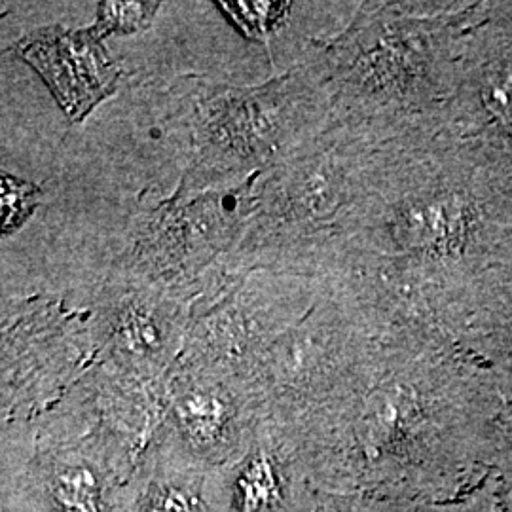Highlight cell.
Masks as SVG:
<instances>
[{
    "instance_id": "6da1fadb",
    "label": "cell",
    "mask_w": 512,
    "mask_h": 512,
    "mask_svg": "<svg viewBox=\"0 0 512 512\" xmlns=\"http://www.w3.org/2000/svg\"><path fill=\"white\" fill-rule=\"evenodd\" d=\"M503 403L492 374L444 330L391 321L355 395L294 435L319 492L435 505L492 471Z\"/></svg>"
},
{
    "instance_id": "7a4b0ae2",
    "label": "cell",
    "mask_w": 512,
    "mask_h": 512,
    "mask_svg": "<svg viewBox=\"0 0 512 512\" xmlns=\"http://www.w3.org/2000/svg\"><path fill=\"white\" fill-rule=\"evenodd\" d=\"M346 264L393 321L452 336L476 291L512 266V165L446 114L385 141Z\"/></svg>"
},
{
    "instance_id": "3957f363",
    "label": "cell",
    "mask_w": 512,
    "mask_h": 512,
    "mask_svg": "<svg viewBox=\"0 0 512 512\" xmlns=\"http://www.w3.org/2000/svg\"><path fill=\"white\" fill-rule=\"evenodd\" d=\"M476 4H361L310 55L329 95L330 120L389 141L442 118L458 92Z\"/></svg>"
},
{
    "instance_id": "277c9868",
    "label": "cell",
    "mask_w": 512,
    "mask_h": 512,
    "mask_svg": "<svg viewBox=\"0 0 512 512\" xmlns=\"http://www.w3.org/2000/svg\"><path fill=\"white\" fill-rule=\"evenodd\" d=\"M384 145L368 129L330 120L260 173L245 234L220 270L319 277L344 266Z\"/></svg>"
},
{
    "instance_id": "5b68a950",
    "label": "cell",
    "mask_w": 512,
    "mask_h": 512,
    "mask_svg": "<svg viewBox=\"0 0 512 512\" xmlns=\"http://www.w3.org/2000/svg\"><path fill=\"white\" fill-rule=\"evenodd\" d=\"M391 325L348 266L323 275L304 315L264 353L249 378L266 418L313 431L355 395Z\"/></svg>"
},
{
    "instance_id": "8992f818",
    "label": "cell",
    "mask_w": 512,
    "mask_h": 512,
    "mask_svg": "<svg viewBox=\"0 0 512 512\" xmlns=\"http://www.w3.org/2000/svg\"><path fill=\"white\" fill-rule=\"evenodd\" d=\"M190 160L171 194L194 196L281 164L329 126L330 101L311 57L260 86L194 84Z\"/></svg>"
},
{
    "instance_id": "52a82bcc",
    "label": "cell",
    "mask_w": 512,
    "mask_h": 512,
    "mask_svg": "<svg viewBox=\"0 0 512 512\" xmlns=\"http://www.w3.org/2000/svg\"><path fill=\"white\" fill-rule=\"evenodd\" d=\"M321 279L323 275L217 268L192 302L175 368L249 380L275 340L310 308Z\"/></svg>"
},
{
    "instance_id": "ba28073f",
    "label": "cell",
    "mask_w": 512,
    "mask_h": 512,
    "mask_svg": "<svg viewBox=\"0 0 512 512\" xmlns=\"http://www.w3.org/2000/svg\"><path fill=\"white\" fill-rule=\"evenodd\" d=\"M258 177L194 196L169 194L141 207L128 245L112 266L196 298L203 281L243 238Z\"/></svg>"
},
{
    "instance_id": "9c48e42d",
    "label": "cell",
    "mask_w": 512,
    "mask_h": 512,
    "mask_svg": "<svg viewBox=\"0 0 512 512\" xmlns=\"http://www.w3.org/2000/svg\"><path fill=\"white\" fill-rule=\"evenodd\" d=\"M95 363L92 311L69 310L52 296L4 302V416L50 410Z\"/></svg>"
},
{
    "instance_id": "30bf717a",
    "label": "cell",
    "mask_w": 512,
    "mask_h": 512,
    "mask_svg": "<svg viewBox=\"0 0 512 512\" xmlns=\"http://www.w3.org/2000/svg\"><path fill=\"white\" fill-rule=\"evenodd\" d=\"M192 302L190 294L112 266L90 310L97 361L165 387L183 353Z\"/></svg>"
},
{
    "instance_id": "8fae6325",
    "label": "cell",
    "mask_w": 512,
    "mask_h": 512,
    "mask_svg": "<svg viewBox=\"0 0 512 512\" xmlns=\"http://www.w3.org/2000/svg\"><path fill=\"white\" fill-rule=\"evenodd\" d=\"M264 420L266 410L251 380L175 368L165 385L158 435L211 473L243 452Z\"/></svg>"
},
{
    "instance_id": "7c38bea8",
    "label": "cell",
    "mask_w": 512,
    "mask_h": 512,
    "mask_svg": "<svg viewBox=\"0 0 512 512\" xmlns=\"http://www.w3.org/2000/svg\"><path fill=\"white\" fill-rule=\"evenodd\" d=\"M448 122L512 165V2H478Z\"/></svg>"
},
{
    "instance_id": "4fadbf2b",
    "label": "cell",
    "mask_w": 512,
    "mask_h": 512,
    "mask_svg": "<svg viewBox=\"0 0 512 512\" xmlns=\"http://www.w3.org/2000/svg\"><path fill=\"white\" fill-rule=\"evenodd\" d=\"M139 467L128 450L97 431L46 427L31 478L48 512H116L120 486Z\"/></svg>"
},
{
    "instance_id": "5bb4252c",
    "label": "cell",
    "mask_w": 512,
    "mask_h": 512,
    "mask_svg": "<svg viewBox=\"0 0 512 512\" xmlns=\"http://www.w3.org/2000/svg\"><path fill=\"white\" fill-rule=\"evenodd\" d=\"M209 476L215 512H313L319 495L293 429L270 418L243 452Z\"/></svg>"
},
{
    "instance_id": "9a60e30c",
    "label": "cell",
    "mask_w": 512,
    "mask_h": 512,
    "mask_svg": "<svg viewBox=\"0 0 512 512\" xmlns=\"http://www.w3.org/2000/svg\"><path fill=\"white\" fill-rule=\"evenodd\" d=\"M14 52L37 71L69 120L82 122L118 90L122 69L93 27H42L19 40Z\"/></svg>"
},
{
    "instance_id": "2e32d148",
    "label": "cell",
    "mask_w": 512,
    "mask_h": 512,
    "mask_svg": "<svg viewBox=\"0 0 512 512\" xmlns=\"http://www.w3.org/2000/svg\"><path fill=\"white\" fill-rule=\"evenodd\" d=\"M452 338L492 374L503 399H512V266L476 291Z\"/></svg>"
},
{
    "instance_id": "e0dca14e",
    "label": "cell",
    "mask_w": 512,
    "mask_h": 512,
    "mask_svg": "<svg viewBox=\"0 0 512 512\" xmlns=\"http://www.w3.org/2000/svg\"><path fill=\"white\" fill-rule=\"evenodd\" d=\"M177 456L179 465H169V458L152 442L147 458L154 467L137 497V512H215L205 494L209 473L179 450Z\"/></svg>"
},
{
    "instance_id": "ac0fdd59",
    "label": "cell",
    "mask_w": 512,
    "mask_h": 512,
    "mask_svg": "<svg viewBox=\"0 0 512 512\" xmlns=\"http://www.w3.org/2000/svg\"><path fill=\"white\" fill-rule=\"evenodd\" d=\"M239 31L251 40L266 42L287 21L291 2H217Z\"/></svg>"
},
{
    "instance_id": "d6986e66",
    "label": "cell",
    "mask_w": 512,
    "mask_h": 512,
    "mask_svg": "<svg viewBox=\"0 0 512 512\" xmlns=\"http://www.w3.org/2000/svg\"><path fill=\"white\" fill-rule=\"evenodd\" d=\"M42 190L37 184L18 179L6 171L0 173V232L10 236L37 211Z\"/></svg>"
},
{
    "instance_id": "ffe728a7",
    "label": "cell",
    "mask_w": 512,
    "mask_h": 512,
    "mask_svg": "<svg viewBox=\"0 0 512 512\" xmlns=\"http://www.w3.org/2000/svg\"><path fill=\"white\" fill-rule=\"evenodd\" d=\"M158 8V2H101L92 27L103 40L110 35H131L147 29Z\"/></svg>"
},
{
    "instance_id": "44dd1931",
    "label": "cell",
    "mask_w": 512,
    "mask_h": 512,
    "mask_svg": "<svg viewBox=\"0 0 512 512\" xmlns=\"http://www.w3.org/2000/svg\"><path fill=\"white\" fill-rule=\"evenodd\" d=\"M414 512H507L501 478L495 471H490L467 494L435 505H416Z\"/></svg>"
},
{
    "instance_id": "7402d4cb",
    "label": "cell",
    "mask_w": 512,
    "mask_h": 512,
    "mask_svg": "<svg viewBox=\"0 0 512 512\" xmlns=\"http://www.w3.org/2000/svg\"><path fill=\"white\" fill-rule=\"evenodd\" d=\"M490 469L505 480L512 478V399L503 403L495 420L490 446Z\"/></svg>"
},
{
    "instance_id": "603a6c76",
    "label": "cell",
    "mask_w": 512,
    "mask_h": 512,
    "mask_svg": "<svg viewBox=\"0 0 512 512\" xmlns=\"http://www.w3.org/2000/svg\"><path fill=\"white\" fill-rule=\"evenodd\" d=\"M416 505H399L357 495L319 492L313 512H414Z\"/></svg>"
},
{
    "instance_id": "cb8c5ba5",
    "label": "cell",
    "mask_w": 512,
    "mask_h": 512,
    "mask_svg": "<svg viewBox=\"0 0 512 512\" xmlns=\"http://www.w3.org/2000/svg\"><path fill=\"white\" fill-rule=\"evenodd\" d=\"M501 492H503V501H505L507 512H512V478H507V480L501 478Z\"/></svg>"
}]
</instances>
